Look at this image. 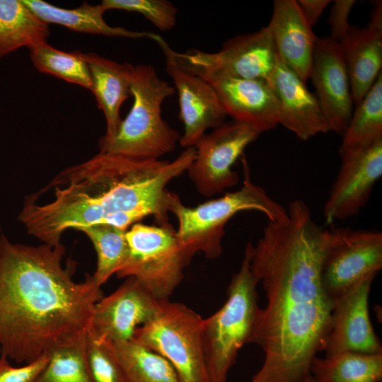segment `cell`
<instances>
[{
  "instance_id": "9c48e42d",
  "label": "cell",
  "mask_w": 382,
  "mask_h": 382,
  "mask_svg": "<svg viewBox=\"0 0 382 382\" xmlns=\"http://www.w3.org/2000/svg\"><path fill=\"white\" fill-rule=\"evenodd\" d=\"M322 267V283L333 301L382 269V233L375 230L332 228Z\"/></svg>"
},
{
  "instance_id": "e575fe53",
  "label": "cell",
  "mask_w": 382,
  "mask_h": 382,
  "mask_svg": "<svg viewBox=\"0 0 382 382\" xmlns=\"http://www.w3.org/2000/svg\"><path fill=\"white\" fill-rule=\"evenodd\" d=\"M303 382H316L312 376L310 374Z\"/></svg>"
},
{
  "instance_id": "f1b7e54d",
  "label": "cell",
  "mask_w": 382,
  "mask_h": 382,
  "mask_svg": "<svg viewBox=\"0 0 382 382\" xmlns=\"http://www.w3.org/2000/svg\"><path fill=\"white\" fill-rule=\"evenodd\" d=\"M86 330L49 353V361L39 382H95L86 357Z\"/></svg>"
},
{
  "instance_id": "d4e9b609",
  "label": "cell",
  "mask_w": 382,
  "mask_h": 382,
  "mask_svg": "<svg viewBox=\"0 0 382 382\" xmlns=\"http://www.w3.org/2000/svg\"><path fill=\"white\" fill-rule=\"evenodd\" d=\"M127 382H181L163 356L132 340L113 343Z\"/></svg>"
},
{
  "instance_id": "9a60e30c",
  "label": "cell",
  "mask_w": 382,
  "mask_h": 382,
  "mask_svg": "<svg viewBox=\"0 0 382 382\" xmlns=\"http://www.w3.org/2000/svg\"><path fill=\"white\" fill-rule=\"evenodd\" d=\"M159 301L134 278L94 305L90 328L112 343L132 340L136 330L155 314Z\"/></svg>"
},
{
  "instance_id": "ba28073f",
  "label": "cell",
  "mask_w": 382,
  "mask_h": 382,
  "mask_svg": "<svg viewBox=\"0 0 382 382\" xmlns=\"http://www.w3.org/2000/svg\"><path fill=\"white\" fill-rule=\"evenodd\" d=\"M129 254L118 278L134 277L158 301L169 299L183 279L190 263L169 223L150 226L132 225L126 231Z\"/></svg>"
},
{
  "instance_id": "7c38bea8",
  "label": "cell",
  "mask_w": 382,
  "mask_h": 382,
  "mask_svg": "<svg viewBox=\"0 0 382 382\" xmlns=\"http://www.w3.org/2000/svg\"><path fill=\"white\" fill-rule=\"evenodd\" d=\"M154 40L163 52L166 72L178 96L179 118L184 127L179 144L185 149L195 146L208 129L223 125L227 115L212 86L184 65L161 35Z\"/></svg>"
},
{
  "instance_id": "2e32d148",
  "label": "cell",
  "mask_w": 382,
  "mask_h": 382,
  "mask_svg": "<svg viewBox=\"0 0 382 382\" xmlns=\"http://www.w3.org/2000/svg\"><path fill=\"white\" fill-rule=\"evenodd\" d=\"M196 74L212 86L226 115L233 120L261 133L279 125V103L268 83L217 72Z\"/></svg>"
},
{
  "instance_id": "277c9868",
  "label": "cell",
  "mask_w": 382,
  "mask_h": 382,
  "mask_svg": "<svg viewBox=\"0 0 382 382\" xmlns=\"http://www.w3.org/2000/svg\"><path fill=\"white\" fill-rule=\"evenodd\" d=\"M243 168L244 179L238 190L226 192L220 197L196 207L185 206L179 197L173 193L169 212L177 218V238L190 262L197 253H202L209 260L221 255L225 226L238 212L258 211L264 214L268 221H279L286 217V209L252 181L245 158L243 159Z\"/></svg>"
},
{
  "instance_id": "52a82bcc",
  "label": "cell",
  "mask_w": 382,
  "mask_h": 382,
  "mask_svg": "<svg viewBox=\"0 0 382 382\" xmlns=\"http://www.w3.org/2000/svg\"><path fill=\"white\" fill-rule=\"evenodd\" d=\"M203 320L183 303L159 301L154 316L136 330L132 340L166 358L181 382H209Z\"/></svg>"
},
{
  "instance_id": "8992f818",
  "label": "cell",
  "mask_w": 382,
  "mask_h": 382,
  "mask_svg": "<svg viewBox=\"0 0 382 382\" xmlns=\"http://www.w3.org/2000/svg\"><path fill=\"white\" fill-rule=\"evenodd\" d=\"M253 244L248 242L238 271L227 289V299L203 320L206 366L209 382H226L241 347L250 343L259 318L258 281L250 267Z\"/></svg>"
},
{
  "instance_id": "8fae6325",
  "label": "cell",
  "mask_w": 382,
  "mask_h": 382,
  "mask_svg": "<svg viewBox=\"0 0 382 382\" xmlns=\"http://www.w3.org/2000/svg\"><path fill=\"white\" fill-rule=\"evenodd\" d=\"M175 54L195 74L217 72L268 83L279 60L267 25L228 39L216 52L191 50L185 53L175 52Z\"/></svg>"
},
{
  "instance_id": "5b68a950",
  "label": "cell",
  "mask_w": 382,
  "mask_h": 382,
  "mask_svg": "<svg viewBox=\"0 0 382 382\" xmlns=\"http://www.w3.org/2000/svg\"><path fill=\"white\" fill-rule=\"evenodd\" d=\"M132 106L116 133L101 137L100 152L139 159L158 160L173 151L180 135L162 117L164 100L175 93L151 65L134 66L131 83Z\"/></svg>"
},
{
  "instance_id": "4dcf8cb0",
  "label": "cell",
  "mask_w": 382,
  "mask_h": 382,
  "mask_svg": "<svg viewBox=\"0 0 382 382\" xmlns=\"http://www.w3.org/2000/svg\"><path fill=\"white\" fill-rule=\"evenodd\" d=\"M105 9L137 12L162 31L173 29L177 21V8L167 0H103Z\"/></svg>"
},
{
  "instance_id": "484cf974",
  "label": "cell",
  "mask_w": 382,
  "mask_h": 382,
  "mask_svg": "<svg viewBox=\"0 0 382 382\" xmlns=\"http://www.w3.org/2000/svg\"><path fill=\"white\" fill-rule=\"evenodd\" d=\"M342 137L340 155L382 138V72L356 106Z\"/></svg>"
},
{
  "instance_id": "7402d4cb",
  "label": "cell",
  "mask_w": 382,
  "mask_h": 382,
  "mask_svg": "<svg viewBox=\"0 0 382 382\" xmlns=\"http://www.w3.org/2000/svg\"><path fill=\"white\" fill-rule=\"evenodd\" d=\"M22 1L46 23L59 24L76 32L108 37L149 38L153 40L157 35L148 31H133L108 25L103 18L106 10L101 3L91 5L85 1L77 8L67 9L42 0Z\"/></svg>"
},
{
  "instance_id": "7a4b0ae2",
  "label": "cell",
  "mask_w": 382,
  "mask_h": 382,
  "mask_svg": "<svg viewBox=\"0 0 382 382\" xmlns=\"http://www.w3.org/2000/svg\"><path fill=\"white\" fill-rule=\"evenodd\" d=\"M195 148H186L173 161L149 160L99 153L66 168L42 191H51L47 202L28 197L19 220L29 234L50 245L61 244L63 233L96 224L123 230L147 216L158 225L169 224L173 179L187 171Z\"/></svg>"
},
{
  "instance_id": "603a6c76",
  "label": "cell",
  "mask_w": 382,
  "mask_h": 382,
  "mask_svg": "<svg viewBox=\"0 0 382 382\" xmlns=\"http://www.w3.org/2000/svg\"><path fill=\"white\" fill-rule=\"evenodd\" d=\"M48 24L21 0H0V57L46 42Z\"/></svg>"
},
{
  "instance_id": "ac0fdd59",
  "label": "cell",
  "mask_w": 382,
  "mask_h": 382,
  "mask_svg": "<svg viewBox=\"0 0 382 382\" xmlns=\"http://www.w3.org/2000/svg\"><path fill=\"white\" fill-rule=\"evenodd\" d=\"M269 84L279 103V125L301 140L330 131L316 96L279 59Z\"/></svg>"
},
{
  "instance_id": "1f68e13d",
  "label": "cell",
  "mask_w": 382,
  "mask_h": 382,
  "mask_svg": "<svg viewBox=\"0 0 382 382\" xmlns=\"http://www.w3.org/2000/svg\"><path fill=\"white\" fill-rule=\"evenodd\" d=\"M50 354H45L23 366L15 367L6 356L0 355V382H39Z\"/></svg>"
},
{
  "instance_id": "3957f363",
  "label": "cell",
  "mask_w": 382,
  "mask_h": 382,
  "mask_svg": "<svg viewBox=\"0 0 382 382\" xmlns=\"http://www.w3.org/2000/svg\"><path fill=\"white\" fill-rule=\"evenodd\" d=\"M61 243H13L0 236V354L33 361L83 333L103 296L93 275L73 279Z\"/></svg>"
},
{
  "instance_id": "e0dca14e",
  "label": "cell",
  "mask_w": 382,
  "mask_h": 382,
  "mask_svg": "<svg viewBox=\"0 0 382 382\" xmlns=\"http://www.w3.org/2000/svg\"><path fill=\"white\" fill-rule=\"evenodd\" d=\"M374 278L361 282L334 301L331 327L323 351L325 357L343 352L382 353L379 337L372 326L369 296Z\"/></svg>"
},
{
  "instance_id": "d6a6232c",
  "label": "cell",
  "mask_w": 382,
  "mask_h": 382,
  "mask_svg": "<svg viewBox=\"0 0 382 382\" xmlns=\"http://www.w3.org/2000/svg\"><path fill=\"white\" fill-rule=\"evenodd\" d=\"M355 0L334 1L328 17L330 37L341 43L347 37L351 25L348 23L349 13Z\"/></svg>"
},
{
  "instance_id": "30bf717a",
  "label": "cell",
  "mask_w": 382,
  "mask_h": 382,
  "mask_svg": "<svg viewBox=\"0 0 382 382\" xmlns=\"http://www.w3.org/2000/svg\"><path fill=\"white\" fill-rule=\"evenodd\" d=\"M260 134L251 126L234 120L206 133L195 145V158L187 170L197 191L211 197L238 183L239 176L233 170V165Z\"/></svg>"
},
{
  "instance_id": "6da1fadb",
  "label": "cell",
  "mask_w": 382,
  "mask_h": 382,
  "mask_svg": "<svg viewBox=\"0 0 382 382\" xmlns=\"http://www.w3.org/2000/svg\"><path fill=\"white\" fill-rule=\"evenodd\" d=\"M286 210L284 219L268 221L251 250V270L267 303L251 340L264 360L250 382H303L330 330L334 301L321 277L330 229L314 221L303 200Z\"/></svg>"
},
{
  "instance_id": "4316f807",
  "label": "cell",
  "mask_w": 382,
  "mask_h": 382,
  "mask_svg": "<svg viewBox=\"0 0 382 382\" xmlns=\"http://www.w3.org/2000/svg\"><path fill=\"white\" fill-rule=\"evenodd\" d=\"M76 230L83 232L93 245L97 254V267L93 277L102 286L126 262L129 254L127 230L109 224L82 226Z\"/></svg>"
},
{
  "instance_id": "cb8c5ba5",
  "label": "cell",
  "mask_w": 382,
  "mask_h": 382,
  "mask_svg": "<svg viewBox=\"0 0 382 382\" xmlns=\"http://www.w3.org/2000/svg\"><path fill=\"white\" fill-rule=\"evenodd\" d=\"M310 374L316 382H380L382 353L343 352L331 357H316Z\"/></svg>"
},
{
  "instance_id": "836d02e7",
  "label": "cell",
  "mask_w": 382,
  "mask_h": 382,
  "mask_svg": "<svg viewBox=\"0 0 382 382\" xmlns=\"http://www.w3.org/2000/svg\"><path fill=\"white\" fill-rule=\"evenodd\" d=\"M297 4L308 23L315 25L325 8L332 1L330 0H296Z\"/></svg>"
},
{
  "instance_id": "f546056e",
  "label": "cell",
  "mask_w": 382,
  "mask_h": 382,
  "mask_svg": "<svg viewBox=\"0 0 382 382\" xmlns=\"http://www.w3.org/2000/svg\"><path fill=\"white\" fill-rule=\"evenodd\" d=\"M85 352L95 382H127L113 343L97 335L90 326L86 333Z\"/></svg>"
},
{
  "instance_id": "44dd1931",
  "label": "cell",
  "mask_w": 382,
  "mask_h": 382,
  "mask_svg": "<svg viewBox=\"0 0 382 382\" xmlns=\"http://www.w3.org/2000/svg\"><path fill=\"white\" fill-rule=\"evenodd\" d=\"M89 67L91 92L106 120L105 138L112 137L120 123V109L131 96V83L134 66L119 63L95 53H81Z\"/></svg>"
},
{
  "instance_id": "5bb4252c",
  "label": "cell",
  "mask_w": 382,
  "mask_h": 382,
  "mask_svg": "<svg viewBox=\"0 0 382 382\" xmlns=\"http://www.w3.org/2000/svg\"><path fill=\"white\" fill-rule=\"evenodd\" d=\"M330 131L343 135L353 113L349 74L341 44L318 37L310 73Z\"/></svg>"
},
{
  "instance_id": "4fadbf2b",
  "label": "cell",
  "mask_w": 382,
  "mask_h": 382,
  "mask_svg": "<svg viewBox=\"0 0 382 382\" xmlns=\"http://www.w3.org/2000/svg\"><path fill=\"white\" fill-rule=\"evenodd\" d=\"M340 156L341 167L323 209L328 224L355 216L368 202L382 175V138Z\"/></svg>"
},
{
  "instance_id": "83f0119b",
  "label": "cell",
  "mask_w": 382,
  "mask_h": 382,
  "mask_svg": "<svg viewBox=\"0 0 382 382\" xmlns=\"http://www.w3.org/2000/svg\"><path fill=\"white\" fill-rule=\"evenodd\" d=\"M34 66L40 72L54 75L91 91V76L81 52H66L44 42L29 49Z\"/></svg>"
},
{
  "instance_id": "d6986e66",
  "label": "cell",
  "mask_w": 382,
  "mask_h": 382,
  "mask_svg": "<svg viewBox=\"0 0 382 382\" xmlns=\"http://www.w3.org/2000/svg\"><path fill=\"white\" fill-rule=\"evenodd\" d=\"M267 26L278 57L305 83L309 79L317 37L296 0H275Z\"/></svg>"
},
{
  "instance_id": "ffe728a7",
  "label": "cell",
  "mask_w": 382,
  "mask_h": 382,
  "mask_svg": "<svg viewBox=\"0 0 382 382\" xmlns=\"http://www.w3.org/2000/svg\"><path fill=\"white\" fill-rule=\"evenodd\" d=\"M349 74L353 102L357 106L370 90L382 66V3L374 2L368 25H351L340 43Z\"/></svg>"
}]
</instances>
